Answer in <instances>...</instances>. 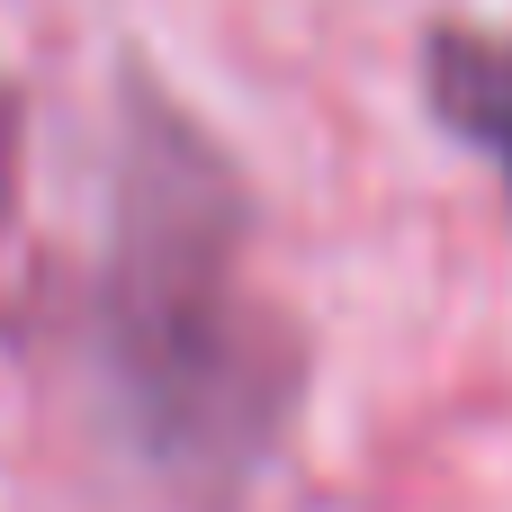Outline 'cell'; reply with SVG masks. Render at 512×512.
I'll return each instance as SVG.
<instances>
[{"instance_id":"1","label":"cell","mask_w":512,"mask_h":512,"mask_svg":"<svg viewBox=\"0 0 512 512\" xmlns=\"http://www.w3.org/2000/svg\"><path fill=\"white\" fill-rule=\"evenodd\" d=\"M108 342L162 450H252L270 423L279 369H261L234 297V198L198 135L153 144V180L126 207V261L108 270Z\"/></svg>"},{"instance_id":"2","label":"cell","mask_w":512,"mask_h":512,"mask_svg":"<svg viewBox=\"0 0 512 512\" xmlns=\"http://www.w3.org/2000/svg\"><path fill=\"white\" fill-rule=\"evenodd\" d=\"M432 108L450 135H468L495 171L512 180V45L486 27H441L432 36Z\"/></svg>"}]
</instances>
